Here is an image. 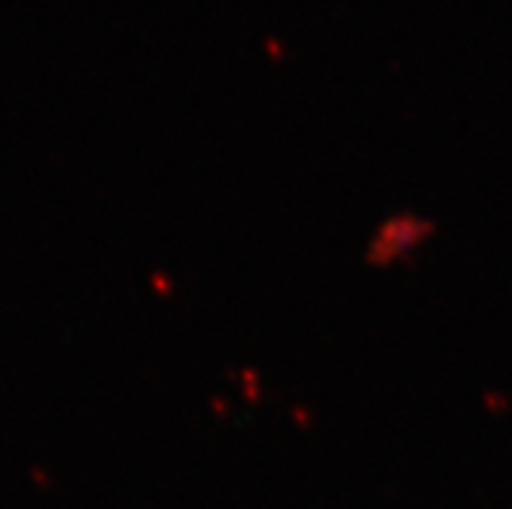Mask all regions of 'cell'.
Wrapping results in <instances>:
<instances>
[{"label": "cell", "mask_w": 512, "mask_h": 509, "mask_svg": "<svg viewBox=\"0 0 512 509\" xmlns=\"http://www.w3.org/2000/svg\"><path fill=\"white\" fill-rule=\"evenodd\" d=\"M437 224L419 211H396L372 229L364 245V263L375 271H393L416 260L435 239Z\"/></svg>", "instance_id": "6da1fadb"}]
</instances>
